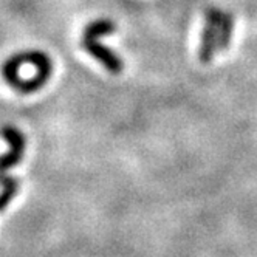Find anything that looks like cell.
<instances>
[{"label":"cell","instance_id":"obj_5","mask_svg":"<svg viewBox=\"0 0 257 257\" xmlns=\"http://www.w3.org/2000/svg\"><path fill=\"white\" fill-rule=\"evenodd\" d=\"M0 186H2V191H0V212H4L10 206L11 200L16 197L17 191H19L21 181L16 177L8 175V172H7L2 183H0Z\"/></svg>","mask_w":257,"mask_h":257},{"label":"cell","instance_id":"obj_3","mask_svg":"<svg viewBox=\"0 0 257 257\" xmlns=\"http://www.w3.org/2000/svg\"><path fill=\"white\" fill-rule=\"evenodd\" d=\"M82 47L85 48V51L90 54V56H93L96 61H99L107 71L113 73V75H118V73L122 71V68H124L122 59L113 50H110L108 47L99 44L98 38H95V36L84 34L82 36Z\"/></svg>","mask_w":257,"mask_h":257},{"label":"cell","instance_id":"obj_2","mask_svg":"<svg viewBox=\"0 0 257 257\" xmlns=\"http://www.w3.org/2000/svg\"><path fill=\"white\" fill-rule=\"evenodd\" d=\"M0 135L10 144V152L0 155V172H8L11 168L17 166L25 152V137L14 125H2Z\"/></svg>","mask_w":257,"mask_h":257},{"label":"cell","instance_id":"obj_6","mask_svg":"<svg viewBox=\"0 0 257 257\" xmlns=\"http://www.w3.org/2000/svg\"><path fill=\"white\" fill-rule=\"evenodd\" d=\"M234 33V16L231 13H223V19L218 28V41H217V50L225 51L229 48Z\"/></svg>","mask_w":257,"mask_h":257},{"label":"cell","instance_id":"obj_1","mask_svg":"<svg viewBox=\"0 0 257 257\" xmlns=\"http://www.w3.org/2000/svg\"><path fill=\"white\" fill-rule=\"evenodd\" d=\"M223 19V11L215 7H209L205 11V25L201 30L200 47H198V59L203 64H209L217 51L218 41V28Z\"/></svg>","mask_w":257,"mask_h":257},{"label":"cell","instance_id":"obj_8","mask_svg":"<svg viewBox=\"0 0 257 257\" xmlns=\"http://www.w3.org/2000/svg\"><path fill=\"white\" fill-rule=\"evenodd\" d=\"M5 174H7V172H0V183H2V178H4Z\"/></svg>","mask_w":257,"mask_h":257},{"label":"cell","instance_id":"obj_4","mask_svg":"<svg viewBox=\"0 0 257 257\" xmlns=\"http://www.w3.org/2000/svg\"><path fill=\"white\" fill-rule=\"evenodd\" d=\"M25 64V56H24V51L21 53H14L13 56H10L4 64H2V76L4 79L13 87L19 91L24 79H21V67Z\"/></svg>","mask_w":257,"mask_h":257},{"label":"cell","instance_id":"obj_7","mask_svg":"<svg viewBox=\"0 0 257 257\" xmlns=\"http://www.w3.org/2000/svg\"><path fill=\"white\" fill-rule=\"evenodd\" d=\"M116 27L112 21L108 19H99V21H93L90 22L85 30H84V34H91L95 36V38H99V36H107V34H112L115 33Z\"/></svg>","mask_w":257,"mask_h":257}]
</instances>
